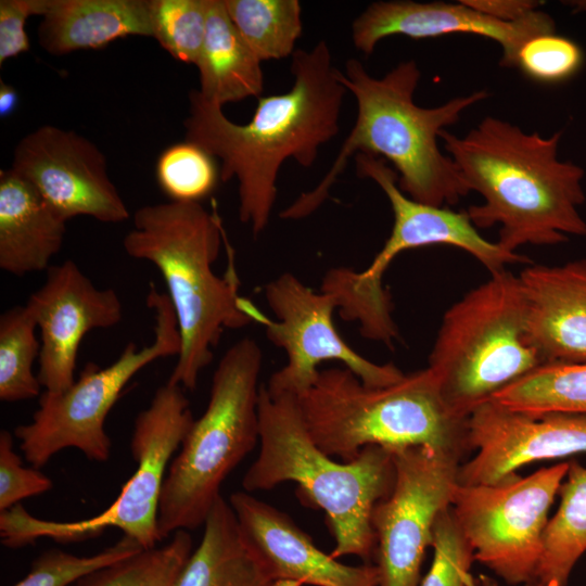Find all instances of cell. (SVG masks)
Listing matches in <instances>:
<instances>
[{
  "label": "cell",
  "mask_w": 586,
  "mask_h": 586,
  "mask_svg": "<svg viewBox=\"0 0 586 586\" xmlns=\"http://www.w3.org/2000/svg\"><path fill=\"white\" fill-rule=\"evenodd\" d=\"M265 297L277 320L256 307L253 319L265 327L268 340L288 356L285 366L269 379L266 387L270 393L303 394L317 379L319 365L328 360L342 362L370 387L392 385L404 378L395 365L375 364L342 339L333 324L337 300L332 293L316 292L293 273L283 272L265 285Z\"/></svg>",
  "instance_id": "obj_13"
},
{
  "label": "cell",
  "mask_w": 586,
  "mask_h": 586,
  "mask_svg": "<svg viewBox=\"0 0 586 586\" xmlns=\"http://www.w3.org/2000/svg\"><path fill=\"white\" fill-rule=\"evenodd\" d=\"M37 322L24 306H14L0 316V399L20 402L40 396L41 384L33 371L41 344Z\"/></svg>",
  "instance_id": "obj_28"
},
{
  "label": "cell",
  "mask_w": 586,
  "mask_h": 586,
  "mask_svg": "<svg viewBox=\"0 0 586 586\" xmlns=\"http://www.w3.org/2000/svg\"><path fill=\"white\" fill-rule=\"evenodd\" d=\"M10 169L31 184L65 221L89 216L119 224L130 217L109 176L105 155L74 130L39 126L16 143Z\"/></svg>",
  "instance_id": "obj_15"
},
{
  "label": "cell",
  "mask_w": 586,
  "mask_h": 586,
  "mask_svg": "<svg viewBox=\"0 0 586 586\" xmlns=\"http://www.w3.org/2000/svg\"><path fill=\"white\" fill-rule=\"evenodd\" d=\"M152 37L174 59L196 65L203 47L207 0H149Z\"/></svg>",
  "instance_id": "obj_30"
},
{
  "label": "cell",
  "mask_w": 586,
  "mask_h": 586,
  "mask_svg": "<svg viewBox=\"0 0 586 586\" xmlns=\"http://www.w3.org/2000/svg\"><path fill=\"white\" fill-rule=\"evenodd\" d=\"M17 102L16 89L12 85L0 80V117H9L15 111Z\"/></svg>",
  "instance_id": "obj_38"
},
{
  "label": "cell",
  "mask_w": 586,
  "mask_h": 586,
  "mask_svg": "<svg viewBox=\"0 0 586 586\" xmlns=\"http://www.w3.org/2000/svg\"><path fill=\"white\" fill-rule=\"evenodd\" d=\"M574 8H575V11H581V10H584L586 11V1H573L571 2Z\"/></svg>",
  "instance_id": "obj_40"
},
{
  "label": "cell",
  "mask_w": 586,
  "mask_h": 586,
  "mask_svg": "<svg viewBox=\"0 0 586 586\" xmlns=\"http://www.w3.org/2000/svg\"><path fill=\"white\" fill-rule=\"evenodd\" d=\"M558 495L560 504L546 526L534 579L526 586H566L575 564L586 552L585 466L570 461Z\"/></svg>",
  "instance_id": "obj_25"
},
{
  "label": "cell",
  "mask_w": 586,
  "mask_h": 586,
  "mask_svg": "<svg viewBox=\"0 0 586 586\" xmlns=\"http://www.w3.org/2000/svg\"><path fill=\"white\" fill-rule=\"evenodd\" d=\"M519 278L528 339L544 364L586 361V259L528 265Z\"/></svg>",
  "instance_id": "obj_20"
},
{
  "label": "cell",
  "mask_w": 586,
  "mask_h": 586,
  "mask_svg": "<svg viewBox=\"0 0 586 586\" xmlns=\"http://www.w3.org/2000/svg\"><path fill=\"white\" fill-rule=\"evenodd\" d=\"M583 52L571 39L555 33L528 39L519 50L517 66L530 78L556 84L572 77L582 66Z\"/></svg>",
  "instance_id": "obj_34"
},
{
  "label": "cell",
  "mask_w": 586,
  "mask_h": 586,
  "mask_svg": "<svg viewBox=\"0 0 586 586\" xmlns=\"http://www.w3.org/2000/svg\"><path fill=\"white\" fill-rule=\"evenodd\" d=\"M174 586H275L222 496L211 509L201 543Z\"/></svg>",
  "instance_id": "obj_23"
},
{
  "label": "cell",
  "mask_w": 586,
  "mask_h": 586,
  "mask_svg": "<svg viewBox=\"0 0 586 586\" xmlns=\"http://www.w3.org/2000/svg\"><path fill=\"white\" fill-rule=\"evenodd\" d=\"M50 0H0V64L29 51L25 30L33 15L42 16Z\"/></svg>",
  "instance_id": "obj_36"
},
{
  "label": "cell",
  "mask_w": 586,
  "mask_h": 586,
  "mask_svg": "<svg viewBox=\"0 0 586 586\" xmlns=\"http://www.w3.org/2000/svg\"><path fill=\"white\" fill-rule=\"evenodd\" d=\"M543 364L528 339L527 304L519 275L504 269L446 310L428 368L451 410L468 418Z\"/></svg>",
  "instance_id": "obj_8"
},
{
  "label": "cell",
  "mask_w": 586,
  "mask_h": 586,
  "mask_svg": "<svg viewBox=\"0 0 586 586\" xmlns=\"http://www.w3.org/2000/svg\"><path fill=\"white\" fill-rule=\"evenodd\" d=\"M470 8L500 22L514 23L536 11L535 0H461Z\"/></svg>",
  "instance_id": "obj_37"
},
{
  "label": "cell",
  "mask_w": 586,
  "mask_h": 586,
  "mask_svg": "<svg viewBox=\"0 0 586 586\" xmlns=\"http://www.w3.org/2000/svg\"><path fill=\"white\" fill-rule=\"evenodd\" d=\"M294 82L288 92L259 97L247 124H237L222 106L199 90L189 92L184 140L219 161V178L237 179L239 218L258 237L268 226L277 200L282 164L293 158L309 168L320 148L340 130L346 93L326 40L310 50H295Z\"/></svg>",
  "instance_id": "obj_1"
},
{
  "label": "cell",
  "mask_w": 586,
  "mask_h": 586,
  "mask_svg": "<svg viewBox=\"0 0 586 586\" xmlns=\"http://www.w3.org/2000/svg\"><path fill=\"white\" fill-rule=\"evenodd\" d=\"M561 133L546 138L486 116L464 137L440 135L469 190L484 200L466 211L472 224L499 225L497 244L508 252L524 244H558L566 234L586 235L578 211L585 201L584 170L559 160Z\"/></svg>",
  "instance_id": "obj_2"
},
{
  "label": "cell",
  "mask_w": 586,
  "mask_h": 586,
  "mask_svg": "<svg viewBox=\"0 0 586 586\" xmlns=\"http://www.w3.org/2000/svg\"><path fill=\"white\" fill-rule=\"evenodd\" d=\"M63 220L27 181L0 170V268L13 276L47 270L61 250Z\"/></svg>",
  "instance_id": "obj_21"
},
{
  "label": "cell",
  "mask_w": 586,
  "mask_h": 586,
  "mask_svg": "<svg viewBox=\"0 0 586 586\" xmlns=\"http://www.w3.org/2000/svg\"><path fill=\"white\" fill-rule=\"evenodd\" d=\"M392 492L373 508L378 586H420L438 514L450 506L460 457L411 446L393 451Z\"/></svg>",
  "instance_id": "obj_14"
},
{
  "label": "cell",
  "mask_w": 586,
  "mask_h": 586,
  "mask_svg": "<svg viewBox=\"0 0 586 586\" xmlns=\"http://www.w3.org/2000/svg\"><path fill=\"white\" fill-rule=\"evenodd\" d=\"M479 582L481 586H498L494 579L486 575H481Z\"/></svg>",
  "instance_id": "obj_39"
},
{
  "label": "cell",
  "mask_w": 586,
  "mask_h": 586,
  "mask_svg": "<svg viewBox=\"0 0 586 586\" xmlns=\"http://www.w3.org/2000/svg\"><path fill=\"white\" fill-rule=\"evenodd\" d=\"M550 15L534 11L525 18L505 23L464 4L442 1H377L352 23L356 50L370 55L386 37L403 35L412 39L436 38L449 34H472L495 40L502 50L501 66L515 67L520 48L531 38L555 33Z\"/></svg>",
  "instance_id": "obj_18"
},
{
  "label": "cell",
  "mask_w": 586,
  "mask_h": 586,
  "mask_svg": "<svg viewBox=\"0 0 586 586\" xmlns=\"http://www.w3.org/2000/svg\"><path fill=\"white\" fill-rule=\"evenodd\" d=\"M191 552L189 531L179 530L164 546L142 549L72 586H174Z\"/></svg>",
  "instance_id": "obj_29"
},
{
  "label": "cell",
  "mask_w": 586,
  "mask_h": 586,
  "mask_svg": "<svg viewBox=\"0 0 586 586\" xmlns=\"http://www.w3.org/2000/svg\"><path fill=\"white\" fill-rule=\"evenodd\" d=\"M128 36L152 37L149 0H50L37 29L38 43L52 55Z\"/></svg>",
  "instance_id": "obj_22"
},
{
  "label": "cell",
  "mask_w": 586,
  "mask_h": 586,
  "mask_svg": "<svg viewBox=\"0 0 586 586\" xmlns=\"http://www.w3.org/2000/svg\"><path fill=\"white\" fill-rule=\"evenodd\" d=\"M468 445L458 483L496 484L526 464L586 453V415L527 412L488 400L468 417Z\"/></svg>",
  "instance_id": "obj_16"
},
{
  "label": "cell",
  "mask_w": 586,
  "mask_h": 586,
  "mask_svg": "<svg viewBox=\"0 0 586 586\" xmlns=\"http://www.w3.org/2000/svg\"><path fill=\"white\" fill-rule=\"evenodd\" d=\"M146 305L155 317L154 340L138 348L128 343L110 366L88 362L78 379L63 392L44 391L31 421L20 424L14 436L24 458L39 469L65 448L80 450L89 460L104 462L112 442L104 429L105 419L124 387L142 368L156 359L178 356L181 341L174 307L166 293L150 283Z\"/></svg>",
  "instance_id": "obj_10"
},
{
  "label": "cell",
  "mask_w": 586,
  "mask_h": 586,
  "mask_svg": "<svg viewBox=\"0 0 586 586\" xmlns=\"http://www.w3.org/2000/svg\"><path fill=\"white\" fill-rule=\"evenodd\" d=\"M259 453L242 479L245 492L268 491L294 482L303 501L326 513L335 544L331 556H374L371 515L393 489V451L366 446L351 461L337 462L310 437L297 397L258 394Z\"/></svg>",
  "instance_id": "obj_5"
},
{
  "label": "cell",
  "mask_w": 586,
  "mask_h": 586,
  "mask_svg": "<svg viewBox=\"0 0 586 586\" xmlns=\"http://www.w3.org/2000/svg\"><path fill=\"white\" fill-rule=\"evenodd\" d=\"M337 76L356 99L355 125L321 181L282 211L281 218L301 219L318 209L349 157L358 153L391 162L399 189L416 202L446 207L468 195L466 181L453 158L440 150L437 138L468 107L488 98L486 90L454 98L436 107H421L413 101L421 78L413 60L375 78L361 62L349 59Z\"/></svg>",
  "instance_id": "obj_3"
},
{
  "label": "cell",
  "mask_w": 586,
  "mask_h": 586,
  "mask_svg": "<svg viewBox=\"0 0 586 586\" xmlns=\"http://www.w3.org/2000/svg\"><path fill=\"white\" fill-rule=\"evenodd\" d=\"M216 160L196 144L169 145L158 156L156 179L171 201L199 202L213 192L219 178Z\"/></svg>",
  "instance_id": "obj_31"
},
{
  "label": "cell",
  "mask_w": 586,
  "mask_h": 586,
  "mask_svg": "<svg viewBox=\"0 0 586 586\" xmlns=\"http://www.w3.org/2000/svg\"><path fill=\"white\" fill-rule=\"evenodd\" d=\"M221 238L219 218L200 202L169 201L138 208L123 239L125 252L153 264L165 281L181 341L167 382L188 391L196 388L222 332L254 321L255 306L239 294L233 270L226 277L213 270Z\"/></svg>",
  "instance_id": "obj_4"
},
{
  "label": "cell",
  "mask_w": 586,
  "mask_h": 586,
  "mask_svg": "<svg viewBox=\"0 0 586 586\" xmlns=\"http://www.w3.org/2000/svg\"><path fill=\"white\" fill-rule=\"evenodd\" d=\"M53 483L39 469L26 468L14 450L13 434L0 432V511L8 510L21 500L49 492Z\"/></svg>",
  "instance_id": "obj_35"
},
{
  "label": "cell",
  "mask_w": 586,
  "mask_h": 586,
  "mask_svg": "<svg viewBox=\"0 0 586 586\" xmlns=\"http://www.w3.org/2000/svg\"><path fill=\"white\" fill-rule=\"evenodd\" d=\"M491 400L527 412L586 415V361L543 364Z\"/></svg>",
  "instance_id": "obj_26"
},
{
  "label": "cell",
  "mask_w": 586,
  "mask_h": 586,
  "mask_svg": "<svg viewBox=\"0 0 586 586\" xmlns=\"http://www.w3.org/2000/svg\"><path fill=\"white\" fill-rule=\"evenodd\" d=\"M275 586H378L374 564L346 565L321 551L293 519L247 492L228 501Z\"/></svg>",
  "instance_id": "obj_19"
},
{
  "label": "cell",
  "mask_w": 586,
  "mask_h": 586,
  "mask_svg": "<svg viewBox=\"0 0 586 586\" xmlns=\"http://www.w3.org/2000/svg\"><path fill=\"white\" fill-rule=\"evenodd\" d=\"M433 561L420 586H481L471 574L473 549L458 525L450 506L433 528Z\"/></svg>",
  "instance_id": "obj_33"
},
{
  "label": "cell",
  "mask_w": 586,
  "mask_h": 586,
  "mask_svg": "<svg viewBox=\"0 0 586 586\" xmlns=\"http://www.w3.org/2000/svg\"><path fill=\"white\" fill-rule=\"evenodd\" d=\"M143 548L124 535L117 543L91 556L49 549L33 562L29 572L13 586H68L90 573L126 559Z\"/></svg>",
  "instance_id": "obj_32"
},
{
  "label": "cell",
  "mask_w": 586,
  "mask_h": 586,
  "mask_svg": "<svg viewBox=\"0 0 586 586\" xmlns=\"http://www.w3.org/2000/svg\"><path fill=\"white\" fill-rule=\"evenodd\" d=\"M224 4L234 27L262 62L293 55L303 31L297 0H224Z\"/></svg>",
  "instance_id": "obj_27"
},
{
  "label": "cell",
  "mask_w": 586,
  "mask_h": 586,
  "mask_svg": "<svg viewBox=\"0 0 586 586\" xmlns=\"http://www.w3.org/2000/svg\"><path fill=\"white\" fill-rule=\"evenodd\" d=\"M193 421L184 390L169 382L160 386L135 419L130 450L137 468L113 504L90 519L65 522L38 519L18 504L0 511L2 545L21 548L43 537L81 542L114 527L143 549L156 547L162 542L157 515L166 470Z\"/></svg>",
  "instance_id": "obj_9"
},
{
  "label": "cell",
  "mask_w": 586,
  "mask_h": 586,
  "mask_svg": "<svg viewBox=\"0 0 586 586\" xmlns=\"http://www.w3.org/2000/svg\"><path fill=\"white\" fill-rule=\"evenodd\" d=\"M262 61L229 18L224 0H207L206 33L196 68L199 92L220 106L264 90Z\"/></svg>",
  "instance_id": "obj_24"
},
{
  "label": "cell",
  "mask_w": 586,
  "mask_h": 586,
  "mask_svg": "<svg viewBox=\"0 0 586 586\" xmlns=\"http://www.w3.org/2000/svg\"><path fill=\"white\" fill-rule=\"evenodd\" d=\"M570 461L496 484L454 488L450 509L474 560L508 585L531 584L543 552L549 510Z\"/></svg>",
  "instance_id": "obj_12"
},
{
  "label": "cell",
  "mask_w": 586,
  "mask_h": 586,
  "mask_svg": "<svg viewBox=\"0 0 586 586\" xmlns=\"http://www.w3.org/2000/svg\"><path fill=\"white\" fill-rule=\"evenodd\" d=\"M26 306L40 330L37 377L50 393L63 392L74 383L84 336L94 329L112 328L123 317L116 291L98 289L71 259L47 269L43 284Z\"/></svg>",
  "instance_id": "obj_17"
},
{
  "label": "cell",
  "mask_w": 586,
  "mask_h": 586,
  "mask_svg": "<svg viewBox=\"0 0 586 586\" xmlns=\"http://www.w3.org/2000/svg\"><path fill=\"white\" fill-rule=\"evenodd\" d=\"M359 177L373 180L390 201L394 224L382 250L362 271L348 267L333 268L328 278L330 290L336 294L344 315L366 321L387 315L392 309L382 277L392 260L402 252L432 244H446L466 251L491 273L505 269L507 264L530 263L517 252H508L497 242L483 238L467 212L433 206L413 201L398 187L397 173L385 160L370 154L355 155Z\"/></svg>",
  "instance_id": "obj_11"
},
{
  "label": "cell",
  "mask_w": 586,
  "mask_h": 586,
  "mask_svg": "<svg viewBox=\"0 0 586 586\" xmlns=\"http://www.w3.org/2000/svg\"><path fill=\"white\" fill-rule=\"evenodd\" d=\"M262 362V349L251 337L235 342L219 360L207 407L166 471L157 515L161 540L204 525L226 477L259 443Z\"/></svg>",
  "instance_id": "obj_7"
},
{
  "label": "cell",
  "mask_w": 586,
  "mask_h": 586,
  "mask_svg": "<svg viewBox=\"0 0 586 586\" xmlns=\"http://www.w3.org/2000/svg\"><path fill=\"white\" fill-rule=\"evenodd\" d=\"M296 397L315 444L342 461L371 445L423 446L460 458L469 449L468 418L451 410L428 367L383 387L365 385L345 367L323 369Z\"/></svg>",
  "instance_id": "obj_6"
}]
</instances>
